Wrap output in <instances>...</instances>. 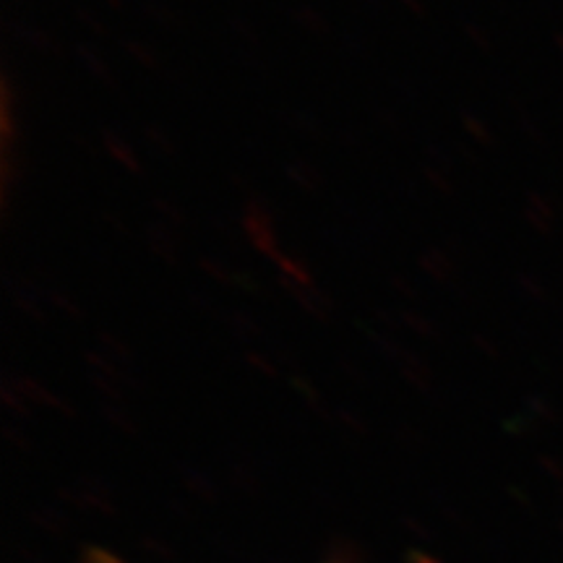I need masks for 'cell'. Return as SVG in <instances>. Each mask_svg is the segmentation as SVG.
Segmentation results:
<instances>
[{
	"instance_id": "obj_1",
	"label": "cell",
	"mask_w": 563,
	"mask_h": 563,
	"mask_svg": "<svg viewBox=\"0 0 563 563\" xmlns=\"http://www.w3.org/2000/svg\"><path fill=\"white\" fill-rule=\"evenodd\" d=\"M243 230L249 235V241L253 243V249L262 251L264 256L279 262V245H277V235H274V224H272V211L264 201H251L245 207L243 214Z\"/></svg>"
},
{
	"instance_id": "obj_2",
	"label": "cell",
	"mask_w": 563,
	"mask_h": 563,
	"mask_svg": "<svg viewBox=\"0 0 563 563\" xmlns=\"http://www.w3.org/2000/svg\"><path fill=\"white\" fill-rule=\"evenodd\" d=\"M282 285L287 287V290L292 292V298L300 302L302 308H306L308 313L313 316V319L319 321H332L334 316V300L329 298L323 290H316V287H302V285H295L290 279H282Z\"/></svg>"
},
{
	"instance_id": "obj_3",
	"label": "cell",
	"mask_w": 563,
	"mask_h": 563,
	"mask_svg": "<svg viewBox=\"0 0 563 563\" xmlns=\"http://www.w3.org/2000/svg\"><path fill=\"white\" fill-rule=\"evenodd\" d=\"M399 363H402V376L415 386V389L422 391V394L433 391L435 376H433L431 365L422 361V357L412 355V352H407V355Z\"/></svg>"
},
{
	"instance_id": "obj_4",
	"label": "cell",
	"mask_w": 563,
	"mask_h": 563,
	"mask_svg": "<svg viewBox=\"0 0 563 563\" xmlns=\"http://www.w3.org/2000/svg\"><path fill=\"white\" fill-rule=\"evenodd\" d=\"M102 139H104V150H108V154L118 162V165L125 167V170L133 175H144V167H141V159L136 157V152H133L115 131H104Z\"/></svg>"
},
{
	"instance_id": "obj_5",
	"label": "cell",
	"mask_w": 563,
	"mask_h": 563,
	"mask_svg": "<svg viewBox=\"0 0 563 563\" xmlns=\"http://www.w3.org/2000/svg\"><path fill=\"white\" fill-rule=\"evenodd\" d=\"M146 238H150L152 251L157 253L162 262L175 264V258H178V243H175L170 224H152V228L146 230Z\"/></svg>"
},
{
	"instance_id": "obj_6",
	"label": "cell",
	"mask_w": 563,
	"mask_h": 563,
	"mask_svg": "<svg viewBox=\"0 0 563 563\" xmlns=\"http://www.w3.org/2000/svg\"><path fill=\"white\" fill-rule=\"evenodd\" d=\"M420 269L426 272L428 277H433V279H439V282H446L449 277H452L454 264H452V258H449L443 251L428 249L420 256Z\"/></svg>"
},
{
	"instance_id": "obj_7",
	"label": "cell",
	"mask_w": 563,
	"mask_h": 563,
	"mask_svg": "<svg viewBox=\"0 0 563 563\" xmlns=\"http://www.w3.org/2000/svg\"><path fill=\"white\" fill-rule=\"evenodd\" d=\"M277 266H279L282 279H290V282H295V285H302V287H313L311 266H308L306 262H300L298 256H287V253H282Z\"/></svg>"
},
{
	"instance_id": "obj_8",
	"label": "cell",
	"mask_w": 563,
	"mask_h": 563,
	"mask_svg": "<svg viewBox=\"0 0 563 563\" xmlns=\"http://www.w3.org/2000/svg\"><path fill=\"white\" fill-rule=\"evenodd\" d=\"M287 175H290L295 186H300L302 191H316V188H321V175L313 165H308V162H292V165L287 167Z\"/></svg>"
},
{
	"instance_id": "obj_9",
	"label": "cell",
	"mask_w": 563,
	"mask_h": 563,
	"mask_svg": "<svg viewBox=\"0 0 563 563\" xmlns=\"http://www.w3.org/2000/svg\"><path fill=\"white\" fill-rule=\"evenodd\" d=\"M13 300H16V306L26 316H32V319H37V321H45V311H42V302L37 298V292H34L26 282H21L16 290H13Z\"/></svg>"
},
{
	"instance_id": "obj_10",
	"label": "cell",
	"mask_w": 563,
	"mask_h": 563,
	"mask_svg": "<svg viewBox=\"0 0 563 563\" xmlns=\"http://www.w3.org/2000/svg\"><path fill=\"white\" fill-rule=\"evenodd\" d=\"M0 399H3V407L9 410L11 415H16V418H30L32 415V407L30 402H26L24 397H21V391L16 389V386L5 382L3 391H0Z\"/></svg>"
},
{
	"instance_id": "obj_11",
	"label": "cell",
	"mask_w": 563,
	"mask_h": 563,
	"mask_svg": "<svg viewBox=\"0 0 563 563\" xmlns=\"http://www.w3.org/2000/svg\"><path fill=\"white\" fill-rule=\"evenodd\" d=\"M402 323L407 329H412L415 334L426 336V340H433L435 334H439V329H435V323L431 319H426L422 313H412V311H405L402 313Z\"/></svg>"
},
{
	"instance_id": "obj_12",
	"label": "cell",
	"mask_w": 563,
	"mask_h": 563,
	"mask_svg": "<svg viewBox=\"0 0 563 563\" xmlns=\"http://www.w3.org/2000/svg\"><path fill=\"white\" fill-rule=\"evenodd\" d=\"M100 342H102V347H104V352H108L110 357H115V361H131L133 352H131L129 344H125L118 334L100 332Z\"/></svg>"
},
{
	"instance_id": "obj_13",
	"label": "cell",
	"mask_w": 563,
	"mask_h": 563,
	"mask_svg": "<svg viewBox=\"0 0 563 563\" xmlns=\"http://www.w3.org/2000/svg\"><path fill=\"white\" fill-rule=\"evenodd\" d=\"M460 118H462L464 131H467L470 136H473V139L477 141V144H481V141H483V144H490L493 136H490V131L485 129V123L481 121V118L473 115V112H467V110H462Z\"/></svg>"
},
{
	"instance_id": "obj_14",
	"label": "cell",
	"mask_w": 563,
	"mask_h": 563,
	"mask_svg": "<svg viewBox=\"0 0 563 563\" xmlns=\"http://www.w3.org/2000/svg\"><path fill=\"white\" fill-rule=\"evenodd\" d=\"M230 327H232V332H235L238 336H243V340H253V336L262 334L258 323L245 313H232L230 316Z\"/></svg>"
},
{
	"instance_id": "obj_15",
	"label": "cell",
	"mask_w": 563,
	"mask_h": 563,
	"mask_svg": "<svg viewBox=\"0 0 563 563\" xmlns=\"http://www.w3.org/2000/svg\"><path fill=\"white\" fill-rule=\"evenodd\" d=\"M201 269L207 272L211 279L222 282V285H230V282H241V277H235V274H232L228 266L220 264V262H214V258H201Z\"/></svg>"
},
{
	"instance_id": "obj_16",
	"label": "cell",
	"mask_w": 563,
	"mask_h": 563,
	"mask_svg": "<svg viewBox=\"0 0 563 563\" xmlns=\"http://www.w3.org/2000/svg\"><path fill=\"white\" fill-rule=\"evenodd\" d=\"M146 139H150V144L154 150L162 152V154H173V139L167 136L165 129H159V125H146Z\"/></svg>"
},
{
	"instance_id": "obj_17",
	"label": "cell",
	"mask_w": 563,
	"mask_h": 563,
	"mask_svg": "<svg viewBox=\"0 0 563 563\" xmlns=\"http://www.w3.org/2000/svg\"><path fill=\"white\" fill-rule=\"evenodd\" d=\"M154 209H157L159 217H165V224H183V222H186V214H183L178 203L165 201V199H154Z\"/></svg>"
},
{
	"instance_id": "obj_18",
	"label": "cell",
	"mask_w": 563,
	"mask_h": 563,
	"mask_svg": "<svg viewBox=\"0 0 563 563\" xmlns=\"http://www.w3.org/2000/svg\"><path fill=\"white\" fill-rule=\"evenodd\" d=\"M245 361H249L251 368L264 373V376H277V365H274L272 355H262V352H245Z\"/></svg>"
},
{
	"instance_id": "obj_19",
	"label": "cell",
	"mask_w": 563,
	"mask_h": 563,
	"mask_svg": "<svg viewBox=\"0 0 563 563\" xmlns=\"http://www.w3.org/2000/svg\"><path fill=\"white\" fill-rule=\"evenodd\" d=\"M426 178L431 180L433 186L439 188L441 194H454V183L449 180L446 170H439V167H431V165H426Z\"/></svg>"
},
{
	"instance_id": "obj_20",
	"label": "cell",
	"mask_w": 563,
	"mask_h": 563,
	"mask_svg": "<svg viewBox=\"0 0 563 563\" xmlns=\"http://www.w3.org/2000/svg\"><path fill=\"white\" fill-rule=\"evenodd\" d=\"M51 300H53V306H55V308H60V311L66 313V316H70V319H81V308L76 306V302L70 300L68 295H63V292H51Z\"/></svg>"
},
{
	"instance_id": "obj_21",
	"label": "cell",
	"mask_w": 563,
	"mask_h": 563,
	"mask_svg": "<svg viewBox=\"0 0 563 563\" xmlns=\"http://www.w3.org/2000/svg\"><path fill=\"white\" fill-rule=\"evenodd\" d=\"M104 418H110L118 426H131V415L123 410V407H104Z\"/></svg>"
},
{
	"instance_id": "obj_22",
	"label": "cell",
	"mask_w": 563,
	"mask_h": 563,
	"mask_svg": "<svg viewBox=\"0 0 563 563\" xmlns=\"http://www.w3.org/2000/svg\"><path fill=\"white\" fill-rule=\"evenodd\" d=\"M391 285H394V287H397V290H399V292H402V295H405V298H415V295H418V290H415V287L410 285V282H407L405 277H399V274H397V277H394V279H391Z\"/></svg>"
},
{
	"instance_id": "obj_23",
	"label": "cell",
	"mask_w": 563,
	"mask_h": 563,
	"mask_svg": "<svg viewBox=\"0 0 563 563\" xmlns=\"http://www.w3.org/2000/svg\"><path fill=\"white\" fill-rule=\"evenodd\" d=\"M89 563H123L121 559H115L112 553H104V551H91L89 555Z\"/></svg>"
}]
</instances>
